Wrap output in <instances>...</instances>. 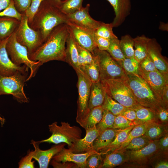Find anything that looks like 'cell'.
Listing matches in <instances>:
<instances>
[{
	"label": "cell",
	"mask_w": 168,
	"mask_h": 168,
	"mask_svg": "<svg viewBox=\"0 0 168 168\" xmlns=\"http://www.w3.org/2000/svg\"><path fill=\"white\" fill-rule=\"evenodd\" d=\"M106 51L118 63L122 61L125 58L121 49L120 40L118 37L110 40V44Z\"/></svg>",
	"instance_id": "36"
},
{
	"label": "cell",
	"mask_w": 168,
	"mask_h": 168,
	"mask_svg": "<svg viewBox=\"0 0 168 168\" xmlns=\"http://www.w3.org/2000/svg\"><path fill=\"white\" fill-rule=\"evenodd\" d=\"M66 44L65 62L70 65L75 70L79 69L77 63L78 51L76 42L69 31Z\"/></svg>",
	"instance_id": "24"
},
{
	"label": "cell",
	"mask_w": 168,
	"mask_h": 168,
	"mask_svg": "<svg viewBox=\"0 0 168 168\" xmlns=\"http://www.w3.org/2000/svg\"><path fill=\"white\" fill-rule=\"evenodd\" d=\"M84 0H62L58 7L62 12L65 15L73 13L81 8Z\"/></svg>",
	"instance_id": "37"
},
{
	"label": "cell",
	"mask_w": 168,
	"mask_h": 168,
	"mask_svg": "<svg viewBox=\"0 0 168 168\" xmlns=\"http://www.w3.org/2000/svg\"><path fill=\"white\" fill-rule=\"evenodd\" d=\"M8 37L2 40L0 43V75L10 76L19 72L28 73L29 68L26 65L17 66L9 57L6 48Z\"/></svg>",
	"instance_id": "13"
},
{
	"label": "cell",
	"mask_w": 168,
	"mask_h": 168,
	"mask_svg": "<svg viewBox=\"0 0 168 168\" xmlns=\"http://www.w3.org/2000/svg\"><path fill=\"white\" fill-rule=\"evenodd\" d=\"M139 75L147 82L155 93L162 100V92L165 86L168 85V80L158 71L147 72L139 71Z\"/></svg>",
	"instance_id": "19"
},
{
	"label": "cell",
	"mask_w": 168,
	"mask_h": 168,
	"mask_svg": "<svg viewBox=\"0 0 168 168\" xmlns=\"http://www.w3.org/2000/svg\"><path fill=\"white\" fill-rule=\"evenodd\" d=\"M76 45L77 49L82 55L86 64L91 63L93 60V55L89 51L82 48L77 43Z\"/></svg>",
	"instance_id": "50"
},
{
	"label": "cell",
	"mask_w": 168,
	"mask_h": 168,
	"mask_svg": "<svg viewBox=\"0 0 168 168\" xmlns=\"http://www.w3.org/2000/svg\"><path fill=\"white\" fill-rule=\"evenodd\" d=\"M159 29L164 31H168V24L161 22L159 26Z\"/></svg>",
	"instance_id": "57"
},
{
	"label": "cell",
	"mask_w": 168,
	"mask_h": 168,
	"mask_svg": "<svg viewBox=\"0 0 168 168\" xmlns=\"http://www.w3.org/2000/svg\"><path fill=\"white\" fill-rule=\"evenodd\" d=\"M167 130L164 125L155 122L148 127L144 135L151 140H157L167 133Z\"/></svg>",
	"instance_id": "32"
},
{
	"label": "cell",
	"mask_w": 168,
	"mask_h": 168,
	"mask_svg": "<svg viewBox=\"0 0 168 168\" xmlns=\"http://www.w3.org/2000/svg\"><path fill=\"white\" fill-rule=\"evenodd\" d=\"M90 7V4H87L74 12L66 15L68 21L95 33L101 22L91 16L89 13Z\"/></svg>",
	"instance_id": "12"
},
{
	"label": "cell",
	"mask_w": 168,
	"mask_h": 168,
	"mask_svg": "<svg viewBox=\"0 0 168 168\" xmlns=\"http://www.w3.org/2000/svg\"><path fill=\"white\" fill-rule=\"evenodd\" d=\"M102 106L103 109L108 111L115 116L121 114L126 108L114 100L106 93Z\"/></svg>",
	"instance_id": "33"
},
{
	"label": "cell",
	"mask_w": 168,
	"mask_h": 168,
	"mask_svg": "<svg viewBox=\"0 0 168 168\" xmlns=\"http://www.w3.org/2000/svg\"><path fill=\"white\" fill-rule=\"evenodd\" d=\"M96 152L93 150L85 153H73L68 148L64 147L54 155L52 159L57 162H73L76 164L78 168H86L87 158L91 154Z\"/></svg>",
	"instance_id": "17"
},
{
	"label": "cell",
	"mask_w": 168,
	"mask_h": 168,
	"mask_svg": "<svg viewBox=\"0 0 168 168\" xmlns=\"http://www.w3.org/2000/svg\"><path fill=\"white\" fill-rule=\"evenodd\" d=\"M106 93L114 100L126 108H133L138 103L128 85L127 77L100 80Z\"/></svg>",
	"instance_id": "6"
},
{
	"label": "cell",
	"mask_w": 168,
	"mask_h": 168,
	"mask_svg": "<svg viewBox=\"0 0 168 168\" xmlns=\"http://www.w3.org/2000/svg\"><path fill=\"white\" fill-rule=\"evenodd\" d=\"M118 63L124 69L126 75L140 76L139 63L134 58L125 57L122 61Z\"/></svg>",
	"instance_id": "35"
},
{
	"label": "cell",
	"mask_w": 168,
	"mask_h": 168,
	"mask_svg": "<svg viewBox=\"0 0 168 168\" xmlns=\"http://www.w3.org/2000/svg\"><path fill=\"white\" fill-rule=\"evenodd\" d=\"M2 40L0 39V43L1 42Z\"/></svg>",
	"instance_id": "59"
},
{
	"label": "cell",
	"mask_w": 168,
	"mask_h": 168,
	"mask_svg": "<svg viewBox=\"0 0 168 168\" xmlns=\"http://www.w3.org/2000/svg\"><path fill=\"white\" fill-rule=\"evenodd\" d=\"M159 147L160 151H167L168 148V135L167 133L159 139Z\"/></svg>",
	"instance_id": "53"
},
{
	"label": "cell",
	"mask_w": 168,
	"mask_h": 168,
	"mask_svg": "<svg viewBox=\"0 0 168 168\" xmlns=\"http://www.w3.org/2000/svg\"><path fill=\"white\" fill-rule=\"evenodd\" d=\"M94 39L97 48L101 51H107L110 44V40L97 35L95 34Z\"/></svg>",
	"instance_id": "47"
},
{
	"label": "cell",
	"mask_w": 168,
	"mask_h": 168,
	"mask_svg": "<svg viewBox=\"0 0 168 168\" xmlns=\"http://www.w3.org/2000/svg\"><path fill=\"white\" fill-rule=\"evenodd\" d=\"M115 117L110 112L103 109L102 119L97 124L96 128L100 131L107 128H113Z\"/></svg>",
	"instance_id": "39"
},
{
	"label": "cell",
	"mask_w": 168,
	"mask_h": 168,
	"mask_svg": "<svg viewBox=\"0 0 168 168\" xmlns=\"http://www.w3.org/2000/svg\"><path fill=\"white\" fill-rule=\"evenodd\" d=\"M66 24L76 43L93 55L97 48L94 39V33L69 21Z\"/></svg>",
	"instance_id": "11"
},
{
	"label": "cell",
	"mask_w": 168,
	"mask_h": 168,
	"mask_svg": "<svg viewBox=\"0 0 168 168\" xmlns=\"http://www.w3.org/2000/svg\"><path fill=\"white\" fill-rule=\"evenodd\" d=\"M16 10L21 14L25 12L30 5L31 0H13Z\"/></svg>",
	"instance_id": "48"
},
{
	"label": "cell",
	"mask_w": 168,
	"mask_h": 168,
	"mask_svg": "<svg viewBox=\"0 0 168 168\" xmlns=\"http://www.w3.org/2000/svg\"><path fill=\"white\" fill-rule=\"evenodd\" d=\"M93 54L96 55L97 57L100 80L127 77L123 68L107 51L100 50L97 48L95 50Z\"/></svg>",
	"instance_id": "10"
},
{
	"label": "cell",
	"mask_w": 168,
	"mask_h": 168,
	"mask_svg": "<svg viewBox=\"0 0 168 168\" xmlns=\"http://www.w3.org/2000/svg\"><path fill=\"white\" fill-rule=\"evenodd\" d=\"M78 77L77 87L78 97L76 121L80 125L89 113V103L92 82L80 68L75 70Z\"/></svg>",
	"instance_id": "9"
},
{
	"label": "cell",
	"mask_w": 168,
	"mask_h": 168,
	"mask_svg": "<svg viewBox=\"0 0 168 168\" xmlns=\"http://www.w3.org/2000/svg\"><path fill=\"white\" fill-rule=\"evenodd\" d=\"M106 92L102 82L92 83L89 103V109L101 106L104 101Z\"/></svg>",
	"instance_id": "22"
},
{
	"label": "cell",
	"mask_w": 168,
	"mask_h": 168,
	"mask_svg": "<svg viewBox=\"0 0 168 168\" xmlns=\"http://www.w3.org/2000/svg\"><path fill=\"white\" fill-rule=\"evenodd\" d=\"M51 136L48 138L39 141L40 143L46 142L56 144L64 143L68 148L72 147L82 138V131L79 127L72 126L68 122H61V125L54 122L48 125Z\"/></svg>",
	"instance_id": "4"
},
{
	"label": "cell",
	"mask_w": 168,
	"mask_h": 168,
	"mask_svg": "<svg viewBox=\"0 0 168 168\" xmlns=\"http://www.w3.org/2000/svg\"><path fill=\"white\" fill-rule=\"evenodd\" d=\"M135 111L138 124L152 121H156V112L149 108L142 106L139 104L133 108Z\"/></svg>",
	"instance_id": "27"
},
{
	"label": "cell",
	"mask_w": 168,
	"mask_h": 168,
	"mask_svg": "<svg viewBox=\"0 0 168 168\" xmlns=\"http://www.w3.org/2000/svg\"><path fill=\"white\" fill-rule=\"evenodd\" d=\"M68 21L66 15L58 8L44 0L35 14L32 21L28 25L40 33L44 43L55 27Z\"/></svg>",
	"instance_id": "2"
},
{
	"label": "cell",
	"mask_w": 168,
	"mask_h": 168,
	"mask_svg": "<svg viewBox=\"0 0 168 168\" xmlns=\"http://www.w3.org/2000/svg\"><path fill=\"white\" fill-rule=\"evenodd\" d=\"M85 130L86 134L84 138L79 140L72 147L68 148L73 153H85L94 150V142L100 131L96 126Z\"/></svg>",
	"instance_id": "18"
},
{
	"label": "cell",
	"mask_w": 168,
	"mask_h": 168,
	"mask_svg": "<svg viewBox=\"0 0 168 168\" xmlns=\"http://www.w3.org/2000/svg\"><path fill=\"white\" fill-rule=\"evenodd\" d=\"M5 122V119L0 114V124L1 126H3Z\"/></svg>",
	"instance_id": "58"
},
{
	"label": "cell",
	"mask_w": 168,
	"mask_h": 168,
	"mask_svg": "<svg viewBox=\"0 0 168 168\" xmlns=\"http://www.w3.org/2000/svg\"><path fill=\"white\" fill-rule=\"evenodd\" d=\"M100 152H96L90 155L86 161V168H101L103 160Z\"/></svg>",
	"instance_id": "41"
},
{
	"label": "cell",
	"mask_w": 168,
	"mask_h": 168,
	"mask_svg": "<svg viewBox=\"0 0 168 168\" xmlns=\"http://www.w3.org/2000/svg\"><path fill=\"white\" fill-rule=\"evenodd\" d=\"M161 99L165 106L168 107V85L165 87L162 92Z\"/></svg>",
	"instance_id": "54"
},
{
	"label": "cell",
	"mask_w": 168,
	"mask_h": 168,
	"mask_svg": "<svg viewBox=\"0 0 168 168\" xmlns=\"http://www.w3.org/2000/svg\"><path fill=\"white\" fill-rule=\"evenodd\" d=\"M103 110L102 105L91 109L80 125L85 130L96 127L102 119Z\"/></svg>",
	"instance_id": "28"
},
{
	"label": "cell",
	"mask_w": 168,
	"mask_h": 168,
	"mask_svg": "<svg viewBox=\"0 0 168 168\" xmlns=\"http://www.w3.org/2000/svg\"><path fill=\"white\" fill-rule=\"evenodd\" d=\"M113 7L115 16L112 22L113 27L120 26L130 14L131 0H107Z\"/></svg>",
	"instance_id": "20"
},
{
	"label": "cell",
	"mask_w": 168,
	"mask_h": 168,
	"mask_svg": "<svg viewBox=\"0 0 168 168\" xmlns=\"http://www.w3.org/2000/svg\"><path fill=\"white\" fill-rule=\"evenodd\" d=\"M50 164L55 168H78L75 163L72 162H60L55 161L53 160L51 161Z\"/></svg>",
	"instance_id": "51"
},
{
	"label": "cell",
	"mask_w": 168,
	"mask_h": 168,
	"mask_svg": "<svg viewBox=\"0 0 168 168\" xmlns=\"http://www.w3.org/2000/svg\"><path fill=\"white\" fill-rule=\"evenodd\" d=\"M44 0H31L30 6L25 12V14L28 18V23L32 21L34 16L37 12L41 2Z\"/></svg>",
	"instance_id": "44"
},
{
	"label": "cell",
	"mask_w": 168,
	"mask_h": 168,
	"mask_svg": "<svg viewBox=\"0 0 168 168\" xmlns=\"http://www.w3.org/2000/svg\"><path fill=\"white\" fill-rule=\"evenodd\" d=\"M69 31L66 23L59 25L52 31L47 40L29 59L43 63L52 60L65 62V44Z\"/></svg>",
	"instance_id": "1"
},
{
	"label": "cell",
	"mask_w": 168,
	"mask_h": 168,
	"mask_svg": "<svg viewBox=\"0 0 168 168\" xmlns=\"http://www.w3.org/2000/svg\"><path fill=\"white\" fill-rule=\"evenodd\" d=\"M28 21L27 16L23 14L14 32L17 42L27 48L29 56L36 50L44 42L40 33L31 28Z\"/></svg>",
	"instance_id": "8"
},
{
	"label": "cell",
	"mask_w": 168,
	"mask_h": 168,
	"mask_svg": "<svg viewBox=\"0 0 168 168\" xmlns=\"http://www.w3.org/2000/svg\"><path fill=\"white\" fill-rule=\"evenodd\" d=\"M31 144L35 149L33 159L38 162L40 168H48L53 157L64 147L66 144L64 143H60L56 144L49 149L42 150L39 147V141L32 140Z\"/></svg>",
	"instance_id": "16"
},
{
	"label": "cell",
	"mask_w": 168,
	"mask_h": 168,
	"mask_svg": "<svg viewBox=\"0 0 168 168\" xmlns=\"http://www.w3.org/2000/svg\"><path fill=\"white\" fill-rule=\"evenodd\" d=\"M155 122L157 121L147 122L134 126L129 132L126 140L114 151H119L123 149L132 139L144 135L148 127Z\"/></svg>",
	"instance_id": "31"
},
{
	"label": "cell",
	"mask_w": 168,
	"mask_h": 168,
	"mask_svg": "<svg viewBox=\"0 0 168 168\" xmlns=\"http://www.w3.org/2000/svg\"><path fill=\"white\" fill-rule=\"evenodd\" d=\"M120 115L124 116L128 120L135 122L137 124H138L137 122L136 113L133 109L131 108H126Z\"/></svg>",
	"instance_id": "49"
},
{
	"label": "cell",
	"mask_w": 168,
	"mask_h": 168,
	"mask_svg": "<svg viewBox=\"0 0 168 168\" xmlns=\"http://www.w3.org/2000/svg\"><path fill=\"white\" fill-rule=\"evenodd\" d=\"M159 139L152 141L144 147L137 150H125L128 161L139 165L147 162L159 152Z\"/></svg>",
	"instance_id": "14"
},
{
	"label": "cell",
	"mask_w": 168,
	"mask_h": 168,
	"mask_svg": "<svg viewBox=\"0 0 168 168\" xmlns=\"http://www.w3.org/2000/svg\"><path fill=\"white\" fill-rule=\"evenodd\" d=\"M155 168H168V162L166 160H160L154 166Z\"/></svg>",
	"instance_id": "55"
},
{
	"label": "cell",
	"mask_w": 168,
	"mask_h": 168,
	"mask_svg": "<svg viewBox=\"0 0 168 168\" xmlns=\"http://www.w3.org/2000/svg\"><path fill=\"white\" fill-rule=\"evenodd\" d=\"M117 130L107 128L100 131L94 142V150L100 153L105 150L114 140Z\"/></svg>",
	"instance_id": "21"
},
{
	"label": "cell",
	"mask_w": 168,
	"mask_h": 168,
	"mask_svg": "<svg viewBox=\"0 0 168 168\" xmlns=\"http://www.w3.org/2000/svg\"><path fill=\"white\" fill-rule=\"evenodd\" d=\"M53 5L58 8L61 3V0H46Z\"/></svg>",
	"instance_id": "56"
},
{
	"label": "cell",
	"mask_w": 168,
	"mask_h": 168,
	"mask_svg": "<svg viewBox=\"0 0 168 168\" xmlns=\"http://www.w3.org/2000/svg\"><path fill=\"white\" fill-rule=\"evenodd\" d=\"M148 54L152 61L157 70L168 80V63L161 54V48L155 38L151 39L147 46Z\"/></svg>",
	"instance_id": "15"
},
{
	"label": "cell",
	"mask_w": 168,
	"mask_h": 168,
	"mask_svg": "<svg viewBox=\"0 0 168 168\" xmlns=\"http://www.w3.org/2000/svg\"><path fill=\"white\" fill-rule=\"evenodd\" d=\"M150 39L144 35L133 38L134 58L139 63L148 55L147 46Z\"/></svg>",
	"instance_id": "25"
},
{
	"label": "cell",
	"mask_w": 168,
	"mask_h": 168,
	"mask_svg": "<svg viewBox=\"0 0 168 168\" xmlns=\"http://www.w3.org/2000/svg\"><path fill=\"white\" fill-rule=\"evenodd\" d=\"M28 73L19 72L10 76L0 75V95H11L20 103L29 102L24 90Z\"/></svg>",
	"instance_id": "7"
},
{
	"label": "cell",
	"mask_w": 168,
	"mask_h": 168,
	"mask_svg": "<svg viewBox=\"0 0 168 168\" xmlns=\"http://www.w3.org/2000/svg\"><path fill=\"white\" fill-rule=\"evenodd\" d=\"M157 117L163 122H166L168 119V107H163L160 108L157 112Z\"/></svg>",
	"instance_id": "52"
},
{
	"label": "cell",
	"mask_w": 168,
	"mask_h": 168,
	"mask_svg": "<svg viewBox=\"0 0 168 168\" xmlns=\"http://www.w3.org/2000/svg\"><path fill=\"white\" fill-rule=\"evenodd\" d=\"M119 40L121 49L125 57L134 58L133 38L127 34L122 36Z\"/></svg>",
	"instance_id": "34"
},
{
	"label": "cell",
	"mask_w": 168,
	"mask_h": 168,
	"mask_svg": "<svg viewBox=\"0 0 168 168\" xmlns=\"http://www.w3.org/2000/svg\"><path fill=\"white\" fill-rule=\"evenodd\" d=\"M34 151L29 150L26 156L22 157L18 162L19 168H34L35 161H32Z\"/></svg>",
	"instance_id": "45"
},
{
	"label": "cell",
	"mask_w": 168,
	"mask_h": 168,
	"mask_svg": "<svg viewBox=\"0 0 168 168\" xmlns=\"http://www.w3.org/2000/svg\"><path fill=\"white\" fill-rule=\"evenodd\" d=\"M20 21L7 16H0V39L2 40L14 32Z\"/></svg>",
	"instance_id": "26"
},
{
	"label": "cell",
	"mask_w": 168,
	"mask_h": 168,
	"mask_svg": "<svg viewBox=\"0 0 168 168\" xmlns=\"http://www.w3.org/2000/svg\"><path fill=\"white\" fill-rule=\"evenodd\" d=\"M113 27L112 23H105L101 22L95 34L109 40L117 38V37L113 32Z\"/></svg>",
	"instance_id": "40"
},
{
	"label": "cell",
	"mask_w": 168,
	"mask_h": 168,
	"mask_svg": "<svg viewBox=\"0 0 168 168\" xmlns=\"http://www.w3.org/2000/svg\"><path fill=\"white\" fill-rule=\"evenodd\" d=\"M134 126L123 129L118 130L113 141L106 149L101 153L102 155H105L118 149L126 140L129 132Z\"/></svg>",
	"instance_id": "29"
},
{
	"label": "cell",
	"mask_w": 168,
	"mask_h": 168,
	"mask_svg": "<svg viewBox=\"0 0 168 168\" xmlns=\"http://www.w3.org/2000/svg\"><path fill=\"white\" fill-rule=\"evenodd\" d=\"M105 155L101 168H113L128 161V157L124 150L114 151Z\"/></svg>",
	"instance_id": "23"
},
{
	"label": "cell",
	"mask_w": 168,
	"mask_h": 168,
	"mask_svg": "<svg viewBox=\"0 0 168 168\" xmlns=\"http://www.w3.org/2000/svg\"><path fill=\"white\" fill-rule=\"evenodd\" d=\"M127 76L129 86L138 104L155 110L156 113L161 108L167 107L147 82L141 77L132 75Z\"/></svg>",
	"instance_id": "3"
},
{
	"label": "cell",
	"mask_w": 168,
	"mask_h": 168,
	"mask_svg": "<svg viewBox=\"0 0 168 168\" xmlns=\"http://www.w3.org/2000/svg\"><path fill=\"white\" fill-rule=\"evenodd\" d=\"M139 71L151 72L158 71L156 69L149 55L139 63Z\"/></svg>",
	"instance_id": "46"
},
{
	"label": "cell",
	"mask_w": 168,
	"mask_h": 168,
	"mask_svg": "<svg viewBox=\"0 0 168 168\" xmlns=\"http://www.w3.org/2000/svg\"><path fill=\"white\" fill-rule=\"evenodd\" d=\"M93 60L90 63L80 68L87 76L92 83L100 81L101 77L97 56L93 54Z\"/></svg>",
	"instance_id": "30"
},
{
	"label": "cell",
	"mask_w": 168,
	"mask_h": 168,
	"mask_svg": "<svg viewBox=\"0 0 168 168\" xmlns=\"http://www.w3.org/2000/svg\"><path fill=\"white\" fill-rule=\"evenodd\" d=\"M24 14L19 13L16 9L13 0H11L9 6L0 12V16H7L16 18L21 21Z\"/></svg>",
	"instance_id": "42"
},
{
	"label": "cell",
	"mask_w": 168,
	"mask_h": 168,
	"mask_svg": "<svg viewBox=\"0 0 168 168\" xmlns=\"http://www.w3.org/2000/svg\"><path fill=\"white\" fill-rule=\"evenodd\" d=\"M6 48L10 59L15 64L20 66L23 64L30 69V73L26 82L35 76L42 65L39 61H33L29 59L27 48L17 42L15 32L9 36Z\"/></svg>",
	"instance_id": "5"
},
{
	"label": "cell",
	"mask_w": 168,
	"mask_h": 168,
	"mask_svg": "<svg viewBox=\"0 0 168 168\" xmlns=\"http://www.w3.org/2000/svg\"><path fill=\"white\" fill-rule=\"evenodd\" d=\"M152 141L144 134L132 139L128 144L122 150H138L147 146Z\"/></svg>",
	"instance_id": "38"
},
{
	"label": "cell",
	"mask_w": 168,
	"mask_h": 168,
	"mask_svg": "<svg viewBox=\"0 0 168 168\" xmlns=\"http://www.w3.org/2000/svg\"><path fill=\"white\" fill-rule=\"evenodd\" d=\"M137 124L135 122L129 121L121 115L116 116L113 128L116 130L123 129Z\"/></svg>",
	"instance_id": "43"
}]
</instances>
